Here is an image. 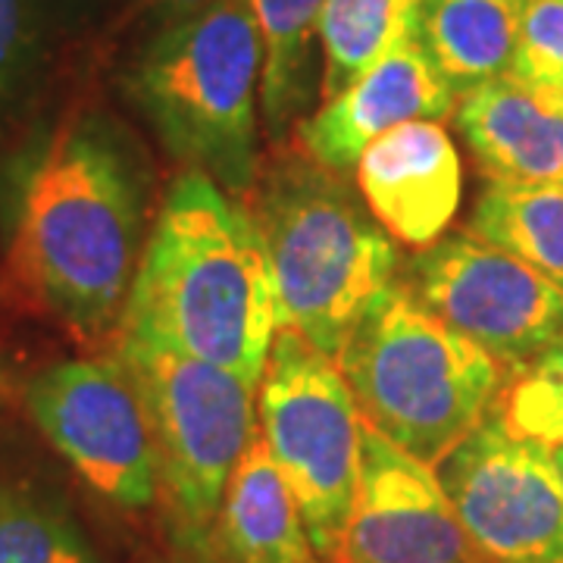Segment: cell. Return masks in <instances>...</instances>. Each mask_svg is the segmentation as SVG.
Returning a JSON list of instances; mask_svg holds the SVG:
<instances>
[{
    "label": "cell",
    "mask_w": 563,
    "mask_h": 563,
    "mask_svg": "<svg viewBox=\"0 0 563 563\" xmlns=\"http://www.w3.org/2000/svg\"><path fill=\"white\" fill-rule=\"evenodd\" d=\"M22 398L41 435L103 501L144 510L161 498L147 410L117 357L54 363Z\"/></svg>",
    "instance_id": "8"
},
{
    "label": "cell",
    "mask_w": 563,
    "mask_h": 563,
    "mask_svg": "<svg viewBox=\"0 0 563 563\" xmlns=\"http://www.w3.org/2000/svg\"><path fill=\"white\" fill-rule=\"evenodd\" d=\"M213 539L229 563L313 561L301 504L261 435L225 483Z\"/></svg>",
    "instance_id": "15"
},
{
    "label": "cell",
    "mask_w": 563,
    "mask_h": 563,
    "mask_svg": "<svg viewBox=\"0 0 563 563\" xmlns=\"http://www.w3.org/2000/svg\"><path fill=\"white\" fill-rule=\"evenodd\" d=\"M322 3L325 0H247L261 35V107L273 139H282L310 101V54Z\"/></svg>",
    "instance_id": "17"
},
{
    "label": "cell",
    "mask_w": 563,
    "mask_h": 563,
    "mask_svg": "<svg viewBox=\"0 0 563 563\" xmlns=\"http://www.w3.org/2000/svg\"><path fill=\"white\" fill-rule=\"evenodd\" d=\"M454 107L457 98L407 35L335 98L322 101L313 117L298 122V151L347 176L385 132L413 120H444Z\"/></svg>",
    "instance_id": "12"
},
{
    "label": "cell",
    "mask_w": 563,
    "mask_h": 563,
    "mask_svg": "<svg viewBox=\"0 0 563 563\" xmlns=\"http://www.w3.org/2000/svg\"><path fill=\"white\" fill-rule=\"evenodd\" d=\"M448 501L488 563L563 558V483L554 448L488 413L439 466Z\"/></svg>",
    "instance_id": "9"
},
{
    "label": "cell",
    "mask_w": 563,
    "mask_h": 563,
    "mask_svg": "<svg viewBox=\"0 0 563 563\" xmlns=\"http://www.w3.org/2000/svg\"><path fill=\"white\" fill-rule=\"evenodd\" d=\"M0 563H95V554L54 492L0 479Z\"/></svg>",
    "instance_id": "20"
},
{
    "label": "cell",
    "mask_w": 563,
    "mask_h": 563,
    "mask_svg": "<svg viewBox=\"0 0 563 563\" xmlns=\"http://www.w3.org/2000/svg\"><path fill=\"white\" fill-rule=\"evenodd\" d=\"M144 251V176L117 122L81 113L25 154L10 181L7 276L79 342L117 335Z\"/></svg>",
    "instance_id": "1"
},
{
    "label": "cell",
    "mask_w": 563,
    "mask_h": 563,
    "mask_svg": "<svg viewBox=\"0 0 563 563\" xmlns=\"http://www.w3.org/2000/svg\"><path fill=\"white\" fill-rule=\"evenodd\" d=\"M113 357L147 410L166 510L185 539L207 544L225 483L261 435L257 385L132 332H117Z\"/></svg>",
    "instance_id": "6"
},
{
    "label": "cell",
    "mask_w": 563,
    "mask_h": 563,
    "mask_svg": "<svg viewBox=\"0 0 563 563\" xmlns=\"http://www.w3.org/2000/svg\"><path fill=\"white\" fill-rule=\"evenodd\" d=\"M507 3H517V7H520V3H523V0H507Z\"/></svg>",
    "instance_id": "27"
},
{
    "label": "cell",
    "mask_w": 563,
    "mask_h": 563,
    "mask_svg": "<svg viewBox=\"0 0 563 563\" xmlns=\"http://www.w3.org/2000/svg\"><path fill=\"white\" fill-rule=\"evenodd\" d=\"M261 35L247 0H217L163 25L132 66L125 91L176 161L239 198L261 169Z\"/></svg>",
    "instance_id": "5"
},
{
    "label": "cell",
    "mask_w": 563,
    "mask_h": 563,
    "mask_svg": "<svg viewBox=\"0 0 563 563\" xmlns=\"http://www.w3.org/2000/svg\"><path fill=\"white\" fill-rule=\"evenodd\" d=\"M544 563H563V558H558V561H544Z\"/></svg>",
    "instance_id": "28"
},
{
    "label": "cell",
    "mask_w": 563,
    "mask_h": 563,
    "mask_svg": "<svg viewBox=\"0 0 563 563\" xmlns=\"http://www.w3.org/2000/svg\"><path fill=\"white\" fill-rule=\"evenodd\" d=\"M10 401H13V379H10V373L0 366V420L7 417V410H10Z\"/></svg>",
    "instance_id": "25"
},
{
    "label": "cell",
    "mask_w": 563,
    "mask_h": 563,
    "mask_svg": "<svg viewBox=\"0 0 563 563\" xmlns=\"http://www.w3.org/2000/svg\"><path fill=\"white\" fill-rule=\"evenodd\" d=\"M307 563H332V561H307Z\"/></svg>",
    "instance_id": "29"
},
{
    "label": "cell",
    "mask_w": 563,
    "mask_h": 563,
    "mask_svg": "<svg viewBox=\"0 0 563 563\" xmlns=\"http://www.w3.org/2000/svg\"><path fill=\"white\" fill-rule=\"evenodd\" d=\"M410 38L461 101L485 81L510 73L517 54V3L417 0Z\"/></svg>",
    "instance_id": "16"
},
{
    "label": "cell",
    "mask_w": 563,
    "mask_h": 563,
    "mask_svg": "<svg viewBox=\"0 0 563 563\" xmlns=\"http://www.w3.org/2000/svg\"><path fill=\"white\" fill-rule=\"evenodd\" d=\"M470 229L563 288V181H488Z\"/></svg>",
    "instance_id": "18"
},
{
    "label": "cell",
    "mask_w": 563,
    "mask_h": 563,
    "mask_svg": "<svg viewBox=\"0 0 563 563\" xmlns=\"http://www.w3.org/2000/svg\"><path fill=\"white\" fill-rule=\"evenodd\" d=\"M492 413L520 439L563 444V335L507 373Z\"/></svg>",
    "instance_id": "21"
},
{
    "label": "cell",
    "mask_w": 563,
    "mask_h": 563,
    "mask_svg": "<svg viewBox=\"0 0 563 563\" xmlns=\"http://www.w3.org/2000/svg\"><path fill=\"white\" fill-rule=\"evenodd\" d=\"M279 298L282 329L335 357L398 273V251L347 176L282 151L251 185V210Z\"/></svg>",
    "instance_id": "3"
},
{
    "label": "cell",
    "mask_w": 563,
    "mask_h": 563,
    "mask_svg": "<svg viewBox=\"0 0 563 563\" xmlns=\"http://www.w3.org/2000/svg\"><path fill=\"white\" fill-rule=\"evenodd\" d=\"M361 420L439 466L492 413L504 369L413 295L391 282L335 354Z\"/></svg>",
    "instance_id": "4"
},
{
    "label": "cell",
    "mask_w": 563,
    "mask_h": 563,
    "mask_svg": "<svg viewBox=\"0 0 563 563\" xmlns=\"http://www.w3.org/2000/svg\"><path fill=\"white\" fill-rule=\"evenodd\" d=\"M354 173L379 225L417 251L439 242L461 207V157L454 139L432 120L385 132L363 151Z\"/></svg>",
    "instance_id": "13"
},
{
    "label": "cell",
    "mask_w": 563,
    "mask_h": 563,
    "mask_svg": "<svg viewBox=\"0 0 563 563\" xmlns=\"http://www.w3.org/2000/svg\"><path fill=\"white\" fill-rule=\"evenodd\" d=\"M454 125L488 181H563V103L523 79L479 85L457 101Z\"/></svg>",
    "instance_id": "14"
},
{
    "label": "cell",
    "mask_w": 563,
    "mask_h": 563,
    "mask_svg": "<svg viewBox=\"0 0 563 563\" xmlns=\"http://www.w3.org/2000/svg\"><path fill=\"white\" fill-rule=\"evenodd\" d=\"M257 420L301 504L313 554L335 563L361 476V410L335 357L279 329L257 385Z\"/></svg>",
    "instance_id": "7"
},
{
    "label": "cell",
    "mask_w": 563,
    "mask_h": 563,
    "mask_svg": "<svg viewBox=\"0 0 563 563\" xmlns=\"http://www.w3.org/2000/svg\"><path fill=\"white\" fill-rule=\"evenodd\" d=\"M335 563H488L439 483L361 420V476Z\"/></svg>",
    "instance_id": "11"
},
{
    "label": "cell",
    "mask_w": 563,
    "mask_h": 563,
    "mask_svg": "<svg viewBox=\"0 0 563 563\" xmlns=\"http://www.w3.org/2000/svg\"><path fill=\"white\" fill-rule=\"evenodd\" d=\"M417 0H325L320 13V98L329 101L410 35Z\"/></svg>",
    "instance_id": "19"
},
{
    "label": "cell",
    "mask_w": 563,
    "mask_h": 563,
    "mask_svg": "<svg viewBox=\"0 0 563 563\" xmlns=\"http://www.w3.org/2000/svg\"><path fill=\"white\" fill-rule=\"evenodd\" d=\"M35 38V3L0 0V101L13 88Z\"/></svg>",
    "instance_id": "23"
},
{
    "label": "cell",
    "mask_w": 563,
    "mask_h": 563,
    "mask_svg": "<svg viewBox=\"0 0 563 563\" xmlns=\"http://www.w3.org/2000/svg\"><path fill=\"white\" fill-rule=\"evenodd\" d=\"M554 463H558V473H561V483H563V444L554 448Z\"/></svg>",
    "instance_id": "26"
},
{
    "label": "cell",
    "mask_w": 563,
    "mask_h": 563,
    "mask_svg": "<svg viewBox=\"0 0 563 563\" xmlns=\"http://www.w3.org/2000/svg\"><path fill=\"white\" fill-rule=\"evenodd\" d=\"M279 298L254 217L198 169L163 198L120 329L261 385Z\"/></svg>",
    "instance_id": "2"
},
{
    "label": "cell",
    "mask_w": 563,
    "mask_h": 563,
    "mask_svg": "<svg viewBox=\"0 0 563 563\" xmlns=\"http://www.w3.org/2000/svg\"><path fill=\"white\" fill-rule=\"evenodd\" d=\"M407 285L435 317L501 363L504 373L563 335L561 285L473 229L420 251Z\"/></svg>",
    "instance_id": "10"
},
{
    "label": "cell",
    "mask_w": 563,
    "mask_h": 563,
    "mask_svg": "<svg viewBox=\"0 0 563 563\" xmlns=\"http://www.w3.org/2000/svg\"><path fill=\"white\" fill-rule=\"evenodd\" d=\"M144 3L154 10V16L163 25H173V22H181L188 20V16H195V13H201V10H207L217 0H144Z\"/></svg>",
    "instance_id": "24"
},
{
    "label": "cell",
    "mask_w": 563,
    "mask_h": 563,
    "mask_svg": "<svg viewBox=\"0 0 563 563\" xmlns=\"http://www.w3.org/2000/svg\"><path fill=\"white\" fill-rule=\"evenodd\" d=\"M510 76L563 103V0H523L517 7Z\"/></svg>",
    "instance_id": "22"
}]
</instances>
